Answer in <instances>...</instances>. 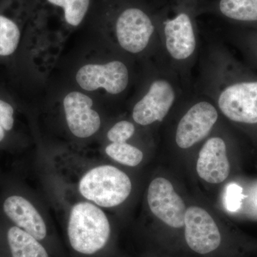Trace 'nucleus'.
Returning a JSON list of instances; mask_svg holds the SVG:
<instances>
[{
    "mask_svg": "<svg viewBox=\"0 0 257 257\" xmlns=\"http://www.w3.org/2000/svg\"><path fill=\"white\" fill-rule=\"evenodd\" d=\"M184 226L186 241L195 252L206 254L220 245L219 228L210 214L202 208L190 207L187 209Z\"/></svg>",
    "mask_w": 257,
    "mask_h": 257,
    "instance_id": "12",
    "label": "nucleus"
},
{
    "mask_svg": "<svg viewBox=\"0 0 257 257\" xmlns=\"http://www.w3.org/2000/svg\"><path fill=\"white\" fill-rule=\"evenodd\" d=\"M231 39L249 63L257 69V29L240 28L233 32Z\"/></svg>",
    "mask_w": 257,
    "mask_h": 257,
    "instance_id": "19",
    "label": "nucleus"
},
{
    "mask_svg": "<svg viewBox=\"0 0 257 257\" xmlns=\"http://www.w3.org/2000/svg\"><path fill=\"white\" fill-rule=\"evenodd\" d=\"M243 189L236 184H231L226 189L225 203L228 210L234 212L241 207V202L244 197L242 194Z\"/></svg>",
    "mask_w": 257,
    "mask_h": 257,
    "instance_id": "22",
    "label": "nucleus"
},
{
    "mask_svg": "<svg viewBox=\"0 0 257 257\" xmlns=\"http://www.w3.org/2000/svg\"><path fill=\"white\" fill-rule=\"evenodd\" d=\"M8 94L0 91V143L15 126V109Z\"/></svg>",
    "mask_w": 257,
    "mask_h": 257,
    "instance_id": "20",
    "label": "nucleus"
},
{
    "mask_svg": "<svg viewBox=\"0 0 257 257\" xmlns=\"http://www.w3.org/2000/svg\"><path fill=\"white\" fill-rule=\"evenodd\" d=\"M79 192L83 197L102 207H113L124 202L132 191L126 174L112 166L95 167L81 179Z\"/></svg>",
    "mask_w": 257,
    "mask_h": 257,
    "instance_id": "8",
    "label": "nucleus"
},
{
    "mask_svg": "<svg viewBox=\"0 0 257 257\" xmlns=\"http://www.w3.org/2000/svg\"><path fill=\"white\" fill-rule=\"evenodd\" d=\"M106 155L122 165L136 167L143 160V152L126 143H111L106 147Z\"/></svg>",
    "mask_w": 257,
    "mask_h": 257,
    "instance_id": "18",
    "label": "nucleus"
},
{
    "mask_svg": "<svg viewBox=\"0 0 257 257\" xmlns=\"http://www.w3.org/2000/svg\"><path fill=\"white\" fill-rule=\"evenodd\" d=\"M147 200L152 212L165 224L173 228L184 226L187 209L170 181L163 177L154 179L149 187Z\"/></svg>",
    "mask_w": 257,
    "mask_h": 257,
    "instance_id": "11",
    "label": "nucleus"
},
{
    "mask_svg": "<svg viewBox=\"0 0 257 257\" xmlns=\"http://www.w3.org/2000/svg\"><path fill=\"white\" fill-rule=\"evenodd\" d=\"M30 13L28 0H0V61L13 60L18 53Z\"/></svg>",
    "mask_w": 257,
    "mask_h": 257,
    "instance_id": "9",
    "label": "nucleus"
},
{
    "mask_svg": "<svg viewBox=\"0 0 257 257\" xmlns=\"http://www.w3.org/2000/svg\"><path fill=\"white\" fill-rule=\"evenodd\" d=\"M197 172L201 179L211 184L221 183L229 177L227 146L222 137L207 139L199 153Z\"/></svg>",
    "mask_w": 257,
    "mask_h": 257,
    "instance_id": "13",
    "label": "nucleus"
},
{
    "mask_svg": "<svg viewBox=\"0 0 257 257\" xmlns=\"http://www.w3.org/2000/svg\"><path fill=\"white\" fill-rule=\"evenodd\" d=\"M3 209L6 215L17 226L37 240L45 239L47 227L41 215L35 207L20 196H11L5 201Z\"/></svg>",
    "mask_w": 257,
    "mask_h": 257,
    "instance_id": "15",
    "label": "nucleus"
},
{
    "mask_svg": "<svg viewBox=\"0 0 257 257\" xmlns=\"http://www.w3.org/2000/svg\"><path fill=\"white\" fill-rule=\"evenodd\" d=\"M181 106L182 112L174 138L179 148L187 150L208 138L219 121V112L209 98L194 89Z\"/></svg>",
    "mask_w": 257,
    "mask_h": 257,
    "instance_id": "6",
    "label": "nucleus"
},
{
    "mask_svg": "<svg viewBox=\"0 0 257 257\" xmlns=\"http://www.w3.org/2000/svg\"><path fill=\"white\" fill-rule=\"evenodd\" d=\"M209 14L240 28L257 29V0H202L198 15Z\"/></svg>",
    "mask_w": 257,
    "mask_h": 257,
    "instance_id": "14",
    "label": "nucleus"
},
{
    "mask_svg": "<svg viewBox=\"0 0 257 257\" xmlns=\"http://www.w3.org/2000/svg\"><path fill=\"white\" fill-rule=\"evenodd\" d=\"M157 7L146 0H102L99 26L111 48L143 64L156 62L160 48Z\"/></svg>",
    "mask_w": 257,
    "mask_h": 257,
    "instance_id": "2",
    "label": "nucleus"
},
{
    "mask_svg": "<svg viewBox=\"0 0 257 257\" xmlns=\"http://www.w3.org/2000/svg\"><path fill=\"white\" fill-rule=\"evenodd\" d=\"M64 116L69 130L74 136L88 138L101 127L100 114L94 109V101L87 93L72 90L62 99Z\"/></svg>",
    "mask_w": 257,
    "mask_h": 257,
    "instance_id": "10",
    "label": "nucleus"
},
{
    "mask_svg": "<svg viewBox=\"0 0 257 257\" xmlns=\"http://www.w3.org/2000/svg\"><path fill=\"white\" fill-rule=\"evenodd\" d=\"M135 124L127 120H121L113 125L106 134V138L111 143H124L135 135Z\"/></svg>",
    "mask_w": 257,
    "mask_h": 257,
    "instance_id": "21",
    "label": "nucleus"
},
{
    "mask_svg": "<svg viewBox=\"0 0 257 257\" xmlns=\"http://www.w3.org/2000/svg\"><path fill=\"white\" fill-rule=\"evenodd\" d=\"M135 62L114 50L108 58L82 64L74 74V82L87 94L97 92L106 97H124L136 79Z\"/></svg>",
    "mask_w": 257,
    "mask_h": 257,
    "instance_id": "5",
    "label": "nucleus"
},
{
    "mask_svg": "<svg viewBox=\"0 0 257 257\" xmlns=\"http://www.w3.org/2000/svg\"><path fill=\"white\" fill-rule=\"evenodd\" d=\"M68 235L71 246L75 251L92 254L107 243L110 225L99 208L89 202H80L71 211Z\"/></svg>",
    "mask_w": 257,
    "mask_h": 257,
    "instance_id": "7",
    "label": "nucleus"
},
{
    "mask_svg": "<svg viewBox=\"0 0 257 257\" xmlns=\"http://www.w3.org/2000/svg\"><path fill=\"white\" fill-rule=\"evenodd\" d=\"M202 0H166L157 7L160 54L157 62L178 74L189 85L199 56L198 8Z\"/></svg>",
    "mask_w": 257,
    "mask_h": 257,
    "instance_id": "3",
    "label": "nucleus"
},
{
    "mask_svg": "<svg viewBox=\"0 0 257 257\" xmlns=\"http://www.w3.org/2000/svg\"><path fill=\"white\" fill-rule=\"evenodd\" d=\"M50 6L60 10L64 23L77 28L84 23L92 8L93 0H42Z\"/></svg>",
    "mask_w": 257,
    "mask_h": 257,
    "instance_id": "17",
    "label": "nucleus"
},
{
    "mask_svg": "<svg viewBox=\"0 0 257 257\" xmlns=\"http://www.w3.org/2000/svg\"><path fill=\"white\" fill-rule=\"evenodd\" d=\"M193 89L229 121L257 125V74L221 44H211L203 54Z\"/></svg>",
    "mask_w": 257,
    "mask_h": 257,
    "instance_id": "1",
    "label": "nucleus"
},
{
    "mask_svg": "<svg viewBox=\"0 0 257 257\" xmlns=\"http://www.w3.org/2000/svg\"><path fill=\"white\" fill-rule=\"evenodd\" d=\"M140 85L132 108V118L143 126L162 122L193 90V86L178 74L155 61L144 64Z\"/></svg>",
    "mask_w": 257,
    "mask_h": 257,
    "instance_id": "4",
    "label": "nucleus"
},
{
    "mask_svg": "<svg viewBox=\"0 0 257 257\" xmlns=\"http://www.w3.org/2000/svg\"><path fill=\"white\" fill-rule=\"evenodd\" d=\"M8 240L13 257H49L38 240L18 226L10 228Z\"/></svg>",
    "mask_w": 257,
    "mask_h": 257,
    "instance_id": "16",
    "label": "nucleus"
}]
</instances>
